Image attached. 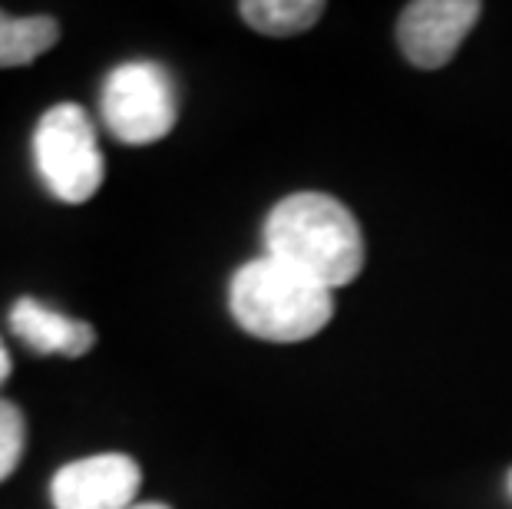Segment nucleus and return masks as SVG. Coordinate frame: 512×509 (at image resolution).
I'll return each instance as SVG.
<instances>
[{
	"label": "nucleus",
	"instance_id": "nucleus-13",
	"mask_svg": "<svg viewBox=\"0 0 512 509\" xmlns=\"http://www.w3.org/2000/svg\"><path fill=\"white\" fill-rule=\"evenodd\" d=\"M506 486H509V496H512V470H509V476H506Z\"/></svg>",
	"mask_w": 512,
	"mask_h": 509
},
{
	"label": "nucleus",
	"instance_id": "nucleus-6",
	"mask_svg": "<svg viewBox=\"0 0 512 509\" xmlns=\"http://www.w3.org/2000/svg\"><path fill=\"white\" fill-rule=\"evenodd\" d=\"M143 470L126 453L73 460L50 483L53 509H133Z\"/></svg>",
	"mask_w": 512,
	"mask_h": 509
},
{
	"label": "nucleus",
	"instance_id": "nucleus-4",
	"mask_svg": "<svg viewBox=\"0 0 512 509\" xmlns=\"http://www.w3.org/2000/svg\"><path fill=\"white\" fill-rule=\"evenodd\" d=\"M100 113L119 143H159L176 126V86L159 63H123L103 83Z\"/></svg>",
	"mask_w": 512,
	"mask_h": 509
},
{
	"label": "nucleus",
	"instance_id": "nucleus-10",
	"mask_svg": "<svg viewBox=\"0 0 512 509\" xmlns=\"http://www.w3.org/2000/svg\"><path fill=\"white\" fill-rule=\"evenodd\" d=\"M27 447V424L17 404L0 400V483L17 470Z\"/></svg>",
	"mask_w": 512,
	"mask_h": 509
},
{
	"label": "nucleus",
	"instance_id": "nucleus-11",
	"mask_svg": "<svg viewBox=\"0 0 512 509\" xmlns=\"http://www.w3.org/2000/svg\"><path fill=\"white\" fill-rule=\"evenodd\" d=\"M10 371H14V361H10V354H7V344L0 341V384L7 381Z\"/></svg>",
	"mask_w": 512,
	"mask_h": 509
},
{
	"label": "nucleus",
	"instance_id": "nucleus-7",
	"mask_svg": "<svg viewBox=\"0 0 512 509\" xmlns=\"http://www.w3.org/2000/svg\"><path fill=\"white\" fill-rule=\"evenodd\" d=\"M10 331L30 351L37 354H60V357H83L96 344L93 324L73 321L67 314L40 305L34 298H20L10 308Z\"/></svg>",
	"mask_w": 512,
	"mask_h": 509
},
{
	"label": "nucleus",
	"instance_id": "nucleus-2",
	"mask_svg": "<svg viewBox=\"0 0 512 509\" xmlns=\"http://www.w3.org/2000/svg\"><path fill=\"white\" fill-rule=\"evenodd\" d=\"M228 308L238 328L252 338L298 344L328 328L334 291L265 255L235 272L228 285Z\"/></svg>",
	"mask_w": 512,
	"mask_h": 509
},
{
	"label": "nucleus",
	"instance_id": "nucleus-1",
	"mask_svg": "<svg viewBox=\"0 0 512 509\" xmlns=\"http://www.w3.org/2000/svg\"><path fill=\"white\" fill-rule=\"evenodd\" d=\"M268 258L324 288H341L361 275L364 235L347 205L324 192H294L265 222Z\"/></svg>",
	"mask_w": 512,
	"mask_h": 509
},
{
	"label": "nucleus",
	"instance_id": "nucleus-8",
	"mask_svg": "<svg viewBox=\"0 0 512 509\" xmlns=\"http://www.w3.org/2000/svg\"><path fill=\"white\" fill-rule=\"evenodd\" d=\"M60 40V24L53 17H7L0 10V70L27 67Z\"/></svg>",
	"mask_w": 512,
	"mask_h": 509
},
{
	"label": "nucleus",
	"instance_id": "nucleus-5",
	"mask_svg": "<svg viewBox=\"0 0 512 509\" xmlns=\"http://www.w3.org/2000/svg\"><path fill=\"white\" fill-rule=\"evenodd\" d=\"M483 4L476 0H417L397 20V43L413 67L440 70L453 60L466 34L476 27Z\"/></svg>",
	"mask_w": 512,
	"mask_h": 509
},
{
	"label": "nucleus",
	"instance_id": "nucleus-9",
	"mask_svg": "<svg viewBox=\"0 0 512 509\" xmlns=\"http://www.w3.org/2000/svg\"><path fill=\"white\" fill-rule=\"evenodd\" d=\"M238 14L265 37H294L318 24L324 4L321 0H245Z\"/></svg>",
	"mask_w": 512,
	"mask_h": 509
},
{
	"label": "nucleus",
	"instance_id": "nucleus-3",
	"mask_svg": "<svg viewBox=\"0 0 512 509\" xmlns=\"http://www.w3.org/2000/svg\"><path fill=\"white\" fill-rule=\"evenodd\" d=\"M34 166L53 199L80 205L103 186L106 162L96 143V126L83 106L60 103L40 116L34 129Z\"/></svg>",
	"mask_w": 512,
	"mask_h": 509
},
{
	"label": "nucleus",
	"instance_id": "nucleus-12",
	"mask_svg": "<svg viewBox=\"0 0 512 509\" xmlns=\"http://www.w3.org/2000/svg\"><path fill=\"white\" fill-rule=\"evenodd\" d=\"M133 509H169V506H162V503H139Z\"/></svg>",
	"mask_w": 512,
	"mask_h": 509
}]
</instances>
